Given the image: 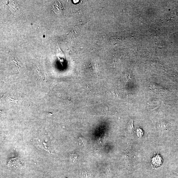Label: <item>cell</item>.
<instances>
[{"instance_id": "obj_1", "label": "cell", "mask_w": 178, "mask_h": 178, "mask_svg": "<svg viewBox=\"0 0 178 178\" xmlns=\"http://www.w3.org/2000/svg\"><path fill=\"white\" fill-rule=\"evenodd\" d=\"M63 6L62 4L60 2H56L52 6V10L54 13L58 15L62 14L63 11Z\"/></svg>"}, {"instance_id": "obj_2", "label": "cell", "mask_w": 178, "mask_h": 178, "mask_svg": "<svg viewBox=\"0 0 178 178\" xmlns=\"http://www.w3.org/2000/svg\"><path fill=\"white\" fill-rule=\"evenodd\" d=\"M20 164L19 160L17 158H12L9 160L8 166L10 169L15 170L17 169Z\"/></svg>"}, {"instance_id": "obj_3", "label": "cell", "mask_w": 178, "mask_h": 178, "mask_svg": "<svg viewBox=\"0 0 178 178\" xmlns=\"http://www.w3.org/2000/svg\"><path fill=\"white\" fill-rule=\"evenodd\" d=\"M128 130L129 132L131 133L134 129V127L133 120H131L129 123V124L128 126Z\"/></svg>"}]
</instances>
